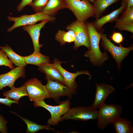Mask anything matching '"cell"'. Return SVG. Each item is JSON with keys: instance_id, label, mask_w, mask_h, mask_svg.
<instances>
[{"instance_id": "cell-1", "label": "cell", "mask_w": 133, "mask_h": 133, "mask_svg": "<svg viewBox=\"0 0 133 133\" xmlns=\"http://www.w3.org/2000/svg\"><path fill=\"white\" fill-rule=\"evenodd\" d=\"M87 28L90 40V49L84 54L85 57H89L94 65L101 66L108 57L107 53L100 51L99 43L101 38V33L95 28L92 22H85Z\"/></svg>"}, {"instance_id": "cell-2", "label": "cell", "mask_w": 133, "mask_h": 133, "mask_svg": "<svg viewBox=\"0 0 133 133\" xmlns=\"http://www.w3.org/2000/svg\"><path fill=\"white\" fill-rule=\"evenodd\" d=\"M98 111L97 125L100 130L105 128L122 113L123 107L120 105L104 103Z\"/></svg>"}, {"instance_id": "cell-3", "label": "cell", "mask_w": 133, "mask_h": 133, "mask_svg": "<svg viewBox=\"0 0 133 133\" xmlns=\"http://www.w3.org/2000/svg\"><path fill=\"white\" fill-rule=\"evenodd\" d=\"M66 8L70 9L77 20L85 22L89 18L94 17L95 11L93 5L88 0H65Z\"/></svg>"}, {"instance_id": "cell-4", "label": "cell", "mask_w": 133, "mask_h": 133, "mask_svg": "<svg viewBox=\"0 0 133 133\" xmlns=\"http://www.w3.org/2000/svg\"><path fill=\"white\" fill-rule=\"evenodd\" d=\"M34 107H43L50 113L51 117L48 120L47 123L49 125H57L61 121V117L66 113L70 109V102L69 99L60 102L58 105L52 106L47 104L43 100L34 102Z\"/></svg>"}, {"instance_id": "cell-5", "label": "cell", "mask_w": 133, "mask_h": 133, "mask_svg": "<svg viewBox=\"0 0 133 133\" xmlns=\"http://www.w3.org/2000/svg\"><path fill=\"white\" fill-rule=\"evenodd\" d=\"M7 17L9 21L14 22V24L7 29V31L8 32H12L18 27L34 24L39 21L47 20L49 22H53L55 20L54 17L45 14L42 12L37 13L32 15H22L17 17L8 16Z\"/></svg>"}, {"instance_id": "cell-6", "label": "cell", "mask_w": 133, "mask_h": 133, "mask_svg": "<svg viewBox=\"0 0 133 133\" xmlns=\"http://www.w3.org/2000/svg\"><path fill=\"white\" fill-rule=\"evenodd\" d=\"M67 30H73L75 34L74 49H76L80 46H83L89 50L90 43L87 28L85 22L77 20L73 22L66 27Z\"/></svg>"}, {"instance_id": "cell-7", "label": "cell", "mask_w": 133, "mask_h": 133, "mask_svg": "<svg viewBox=\"0 0 133 133\" xmlns=\"http://www.w3.org/2000/svg\"><path fill=\"white\" fill-rule=\"evenodd\" d=\"M98 111L92 106H78L70 109L61 117V121L67 120L87 121L97 119Z\"/></svg>"}, {"instance_id": "cell-8", "label": "cell", "mask_w": 133, "mask_h": 133, "mask_svg": "<svg viewBox=\"0 0 133 133\" xmlns=\"http://www.w3.org/2000/svg\"><path fill=\"white\" fill-rule=\"evenodd\" d=\"M101 33V45L105 50L108 51L116 61L119 69L125 57L133 50V45L127 48L115 46L108 39L103 32Z\"/></svg>"}, {"instance_id": "cell-9", "label": "cell", "mask_w": 133, "mask_h": 133, "mask_svg": "<svg viewBox=\"0 0 133 133\" xmlns=\"http://www.w3.org/2000/svg\"><path fill=\"white\" fill-rule=\"evenodd\" d=\"M24 84L30 101L36 102L50 98L45 85L36 78L29 80Z\"/></svg>"}, {"instance_id": "cell-10", "label": "cell", "mask_w": 133, "mask_h": 133, "mask_svg": "<svg viewBox=\"0 0 133 133\" xmlns=\"http://www.w3.org/2000/svg\"><path fill=\"white\" fill-rule=\"evenodd\" d=\"M53 62L54 66L60 72L63 78L65 85L69 89L73 94H75L77 92V85L75 80L78 76L85 74L91 77V75L87 71H77L76 73H71L62 67L61 64L62 62L58 59L55 58L53 60Z\"/></svg>"}, {"instance_id": "cell-11", "label": "cell", "mask_w": 133, "mask_h": 133, "mask_svg": "<svg viewBox=\"0 0 133 133\" xmlns=\"http://www.w3.org/2000/svg\"><path fill=\"white\" fill-rule=\"evenodd\" d=\"M46 79L47 83L45 86L50 98L58 102L60 98L62 96L72 98L73 94L65 85L58 81Z\"/></svg>"}, {"instance_id": "cell-12", "label": "cell", "mask_w": 133, "mask_h": 133, "mask_svg": "<svg viewBox=\"0 0 133 133\" xmlns=\"http://www.w3.org/2000/svg\"><path fill=\"white\" fill-rule=\"evenodd\" d=\"M25 67L17 66L9 72L0 74V90L6 86L11 88L16 81L19 78H24Z\"/></svg>"}, {"instance_id": "cell-13", "label": "cell", "mask_w": 133, "mask_h": 133, "mask_svg": "<svg viewBox=\"0 0 133 133\" xmlns=\"http://www.w3.org/2000/svg\"><path fill=\"white\" fill-rule=\"evenodd\" d=\"M96 92L94 102L91 106L97 109L104 103L107 97L115 91V89L111 86L104 83L99 84L96 83Z\"/></svg>"}, {"instance_id": "cell-14", "label": "cell", "mask_w": 133, "mask_h": 133, "mask_svg": "<svg viewBox=\"0 0 133 133\" xmlns=\"http://www.w3.org/2000/svg\"><path fill=\"white\" fill-rule=\"evenodd\" d=\"M49 22V20H46L37 24L22 27V29L27 32L30 35L33 42L34 51H40V49L43 46L39 43L40 31L42 28H44L45 24Z\"/></svg>"}, {"instance_id": "cell-15", "label": "cell", "mask_w": 133, "mask_h": 133, "mask_svg": "<svg viewBox=\"0 0 133 133\" xmlns=\"http://www.w3.org/2000/svg\"><path fill=\"white\" fill-rule=\"evenodd\" d=\"M127 6L126 3L122 0L121 6L109 14L96 19L92 23L95 28L99 32H103L102 27L105 24L112 22L118 18L120 14L125 9Z\"/></svg>"}, {"instance_id": "cell-16", "label": "cell", "mask_w": 133, "mask_h": 133, "mask_svg": "<svg viewBox=\"0 0 133 133\" xmlns=\"http://www.w3.org/2000/svg\"><path fill=\"white\" fill-rule=\"evenodd\" d=\"M38 69L46 75V78L58 81L65 85L62 75L53 64L49 62L44 64L38 66Z\"/></svg>"}, {"instance_id": "cell-17", "label": "cell", "mask_w": 133, "mask_h": 133, "mask_svg": "<svg viewBox=\"0 0 133 133\" xmlns=\"http://www.w3.org/2000/svg\"><path fill=\"white\" fill-rule=\"evenodd\" d=\"M66 8L65 0H49L41 12L45 14L53 16L60 10Z\"/></svg>"}, {"instance_id": "cell-18", "label": "cell", "mask_w": 133, "mask_h": 133, "mask_svg": "<svg viewBox=\"0 0 133 133\" xmlns=\"http://www.w3.org/2000/svg\"><path fill=\"white\" fill-rule=\"evenodd\" d=\"M116 133H133V127L131 122L119 117L112 123Z\"/></svg>"}, {"instance_id": "cell-19", "label": "cell", "mask_w": 133, "mask_h": 133, "mask_svg": "<svg viewBox=\"0 0 133 133\" xmlns=\"http://www.w3.org/2000/svg\"><path fill=\"white\" fill-rule=\"evenodd\" d=\"M0 48L5 52L10 61L16 66L25 67L26 65L24 56L16 53L13 49L7 45H6L4 47H0Z\"/></svg>"}, {"instance_id": "cell-20", "label": "cell", "mask_w": 133, "mask_h": 133, "mask_svg": "<svg viewBox=\"0 0 133 133\" xmlns=\"http://www.w3.org/2000/svg\"><path fill=\"white\" fill-rule=\"evenodd\" d=\"M26 64H31L38 66L50 62L49 57L41 53L40 51H34L31 54L24 56Z\"/></svg>"}, {"instance_id": "cell-21", "label": "cell", "mask_w": 133, "mask_h": 133, "mask_svg": "<svg viewBox=\"0 0 133 133\" xmlns=\"http://www.w3.org/2000/svg\"><path fill=\"white\" fill-rule=\"evenodd\" d=\"M11 89L3 93V95L19 103V100L24 96L28 97L26 87L24 84L22 86L16 88L14 86L11 88Z\"/></svg>"}, {"instance_id": "cell-22", "label": "cell", "mask_w": 133, "mask_h": 133, "mask_svg": "<svg viewBox=\"0 0 133 133\" xmlns=\"http://www.w3.org/2000/svg\"><path fill=\"white\" fill-rule=\"evenodd\" d=\"M10 112L19 117L26 124L27 126L26 133H34L43 129L50 130L55 131V130L51 128L49 124L45 125H40L18 115L15 112L11 111Z\"/></svg>"}, {"instance_id": "cell-23", "label": "cell", "mask_w": 133, "mask_h": 133, "mask_svg": "<svg viewBox=\"0 0 133 133\" xmlns=\"http://www.w3.org/2000/svg\"><path fill=\"white\" fill-rule=\"evenodd\" d=\"M120 0H95L93 3L95 11L94 17L96 19L99 18L108 7Z\"/></svg>"}, {"instance_id": "cell-24", "label": "cell", "mask_w": 133, "mask_h": 133, "mask_svg": "<svg viewBox=\"0 0 133 133\" xmlns=\"http://www.w3.org/2000/svg\"><path fill=\"white\" fill-rule=\"evenodd\" d=\"M66 32L63 30H59L56 33L55 39L59 42L61 45H64L66 43H70L74 42L75 34L71 30Z\"/></svg>"}, {"instance_id": "cell-25", "label": "cell", "mask_w": 133, "mask_h": 133, "mask_svg": "<svg viewBox=\"0 0 133 133\" xmlns=\"http://www.w3.org/2000/svg\"><path fill=\"white\" fill-rule=\"evenodd\" d=\"M115 21L116 24L133 23V6L126 7L121 17Z\"/></svg>"}, {"instance_id": "cell-26", "label": "cell", "mask_w": 133, "mask_h": 133, "mask_svg": "<svg viewBox=\"0 0 133 133\" xmlns=\"http://www.w3.org/2000/svg\"><path fill=\"white\" fill-rule=\"evenodd\" d=\"M49 0H34L29 5L36 13L41 12Z\"/></svg>"}, {"instance_id": "cell-27", "label": "cell", "mask_w": 133, "mask_h": 133, "mask_svg": "<svg viewBox=\"0 0 133 133\" xmlns=\"http://www.w3.org/2000/svg\"><path fill=\"white\" fill-rule=\"evenodd\" d=\"M0 66H8L12 69L14 68L13 63L8 59L5 52L0 49Z\"/></svg>"}, {"instance_id": "cell-28", "label": "cell", "mask_w": 133, "mask_h": 133, "mask_svg": "<svg viewBox=\"0 0 133 133\" xmlns=\"http://www.w3.org/2000/svg\"><path fill=\"white\" fill-rule=\"evenodd\" d=\"M114 27L121 31H126L132 33H133V23L116 24Z\"/></svg>"}, {"instance_id": "cell-29", "label": "cell", "mask_w": 133, "mask_h": 133, "mask_svg": "<svg viewBox=\"0 0 133 133\" xmlns=\"http://www.w3.org/2000/svg\"><path fill=\"white\" fill-rule=\"evenodd\" d=\"M112 40L115 42L120 44L123 40V37L121 33L119 32L114 31L111 37Z\"/></svg>"}, {"instance_id": "cell-30", "label": "cell", "mask_w": 133, "mask_h": 133, "mask_svg": "<svg viewBox=\"0 0 133 133\" xmlns=\"http://www.w3.org/2000/svg\"><path fill=\"white\" fill-rule=\"evenodd\" d=\"M8 121L3 117L0 115V132L2 133H8L7 124Z\"/></svg>"}, {"instance_id": "cell-31", "label": "cell", "mask_w": 133, "mask_h": 133, "mask_svg": "<svg viewBox=\"0 0 133 133\" xmlns=\"http://www.w3.org/2000/svg\"><path fill=\"white\" fill-rule=\"evenodd\" d=\"M0 103L3 104L9 107H11V105L13 103H16L18 104L19 103L7 97L5 98H0Z\"/></svg>"}, {"instance_id": "cell-32", "label": "cell", "mask_w": 133, "mask_h": 133, "mask_svg": "<svg viewBox=\"0 0 133 133\" xmlns=\"http://www.w3.org/2000/svg\"><path fill=\"white\" fill-rule=\"evenodd\" d=\"M34 0H22L17 6V9L19 12H20L27 5H29Z\"/></svg>"}, {"instance_id": "cell-33", "label": "cell", "mask_w": 133, "mask_h": 133, "mask_svg": "<svg viewBox=\"0 0 133 133\" xmlns=\"http://www.w3.org/2000/svg\"><path fill=\"white\" fill-rule=\"evenodd\" d=\"M126 3L127 7L133 6V0H122Z\"/></svg>"}, {"instance_id": "cell-34", "label": "cell", "mask_w": 133, "mask_h": 133, "mask_svg": "<svg viewBox=\"0 0 133 133\" xmlns=\"http://www.w3.org/2000/svg\"><path fill=\"white\" fill-rule=\"evenodd\" d=\"M88 0L90 1L91 3H92L93 4V3L95 0Z\"/></svg>"}]
</instances>
